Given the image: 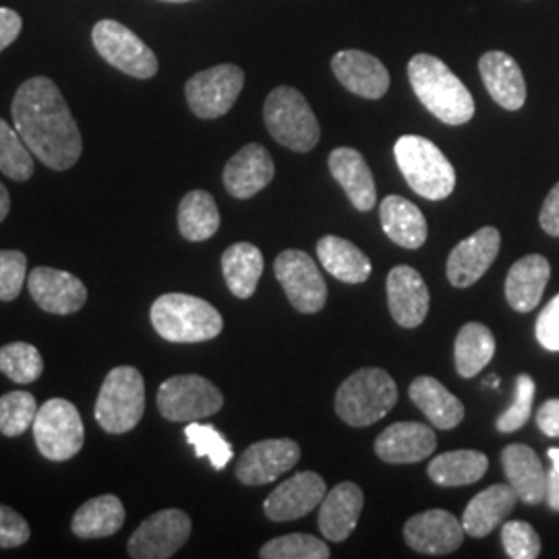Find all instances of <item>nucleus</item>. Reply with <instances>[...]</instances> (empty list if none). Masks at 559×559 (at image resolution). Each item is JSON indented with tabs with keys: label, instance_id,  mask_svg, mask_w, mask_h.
Returning <instances> with one entry per match:
<instances>
[{
	"label": "nucleus",
	"instance_id": "1",
	"mask_svg": "<svg viewBox=\"0 0 559 559\" xmlns=\"http://www.w3.org/2000/svg\"><path fill=\"white\" fill-rule=\"evenodd\" d=\"M11 115L25 145L44 166L62 173L78 164L83 152L80 127L55 81H23L11 104Z\"/></svg>",
	"mask_w": 559,
	"mask_h": 559
},
{
	"label": "nucleus",
	"instance_id": "2",
	"mask_svg": "<svg viewBox=\"0 0 559 559\" xmlns=\"http://www.w3.org/2000/svg\"><path fill=\"white\" fill-rule=\"evenodd\" d=\"M408 81L420 104L445 124H464L475 117V100L454 71L433 55H415L408 62Z\"/></svg>",
	"mask_w": 559,
	"mask_h": 559
},
{
	"label": "nucleus",
	"instance_id": "3",
	"mask_svg": "<svg viewBox=\"0 0 559 559\" xmlns=\"http://www.w3.org/2000/svg\"><path fill=\"white\" fill-rule=\"evenodd\" d=\"M150 318L162 338L177 344L216 338L224 328V320L214 305L182 293H168L154 300Z\"/></svg>",
	"mask_w": 559,
	"mask_h": 559
},
{
	"label": "nucleus",
	"instance_id": "4",
	"mask_svg": "<svg viewBox=\"0 0 559 559\" xmlns=\"http://www.w3.org/2000/svg\"><path fill=\"white\" fill-rule=\"evenodd\" d=\"M394 156L402 177L420 198L441 201L454 193V166L433 141L419 135H404L394 145Z\"/></svg>",
	"mask_w": 559,
	"mask_h": 559
},
{
	"label": "nucleus",
	"instance_id": "5",
	"mask_svg": "<svg viewBox=\"0 0 559 559\" xmlns=\"http://www.w3.org/2000/svg\"><path fill=\"white\" fill-rule=\"evenodd\" d=\"M399 402V385L378 367H367L342 381L336 413L350 427H369L383 419Z\"/></svg>",
	"mask_w": 559,
	"mask_h": 559
},
{
	"label": "nucleus",
	"instance_id": "6",
	"mask_svg": "<svg viewBox=\"0 0 559 559\" xmlns=\"http://www.w3.org/2000/svg\"><path fill=\"white\" fill-rule=\"evenodd\" d=\"M263 120L280 145L307 154L320 143L321 129L316 112L299 90L280 85L263 104Z\"/></svg>",
	"mask_w": 559,
	"mask_h": 559
},
{
	"label": "nucleus",
	"instance_id": "7",
	"mask_svg": "<svg viewBox=\"0 0 559 559\" xmlns=\"http://www.w3.org/2000/svg\"><path fill=\"white\" fill-rule=\"evenodd\" d=\"M145 413V381L135 367H115L102 383L96 420L106 433L122 436L135 429Z\"/></svg>",
	"mask_w": 559,
	"mask_h": 559
},
{
	"label": "nucleus",
	"instance_id": "8",
	"mask_svg": "<svg viewBox=\"0 0 559 559\" xmlns=\"http://www.w3.org/2000/svg\"><path fill=\"white\" fill-rule=\"evenodd\" d=\"M34 440L44 459L64 462L78 456L85 441V427L73 402L52 399L44 402L34 419Z\"/></svg>",
	"mask_w": 559,
	"mask_h": 559
},
{
	"label": "nucleus",
	"instance_id": "9",
	"mask_svg": "<svg viewBox=\"0 0 559 559\" xmlns=\"http://www.w3.org/2000/svg\"><path fill=\"white\" fill-rule=\"evenodd\" d=\"M92 41L102 59L129 78L152 80L160 69L154 50L119 21H98L92 29Z\"/></svg>",
	"mask_w": 559,
	"mask_h": 559
},
{
	"label": "nucleus",
	"instance_id": "10",
	"mask_svg": "<svg viewBox=\"0 0 559 559\" xmlns=\"http://www.w3.org/2000/svg\"><path fill=\"white\" fill-rule=\"evenodd\" d=\"M245 87V71L224 62L195 73L185 85V96L191 112L200 119H221L233 110Z\"/></svg>",
	"mask_w": 559,
	"mask_h": 559
},
{
	"label": "nucleus",
	"instance_id": "11",
	"mask_svg": "<svg viewBox=\"0 0 559 559\" xmlns=\"http://www.w3.org/2000/svg\"><path fill=\"white\" fill-rule=\"evenodd\" d=\"M224 406L221 390L201 376H175L164 381L158 390V411L173 423L205 419Z\"/></svg>",
	"mask_w": 559,
	"mask_h": 559
},
{
	"label": "nucleus",
	"instance_id": "12",
	"mask_svg": "<svg viewBox=\"0 0 559 559\" xmlns=\"http://www.w3.org/2000/svg\"><path fill=\"white\" fill-rule=\"evenodd\" d=\"M274 274L290 305L299 313H320L328 300V286L311 255L297 249L282 251L274 261Z\"/></svg>",
	"mask_w": 559,
	"mask_h": 559
},
{
	"label": "nucleus",
	"instance_id": "13",
	"mask_svg": "<svg viewBox=\"0 0 559 559\" xmlns=\"http://www.w3.org/2000/svg\"><path fill=\"white\" fill-rule=\"evenodd\" d=\"M191 519L182 510H160L143 520L127 543L129 556L135 559L173 558L191 537Z\"/></svg>",
	"mask_w": 559,
	"mask_h": 559
},
{
	"label": "nucleus",
	"instance_id": "14",
	"mask_svg": "<svg viewBox=\"0 0 559 559\" xmlns=\"http://www.w3.org/2000/svg\"><path fill=\"white\" fill-rule=\"evenodd\" d=\"M300 460V445L295 440H263L249 445L240 454L237 479L249 487H260L280 479Z\"/></svg>",
	"mask_w": 559,
	"mask_h": 559
},
{
	"label": "nucleus",
	"instance_id": "15",
	"mask_svg": "<svg viewBox=\"0 0 559 559\" xmlns=\"http://www.w3.org/2000/svg\"><path fill=\"white\" fill-rule=\"evenodd\" d=\"M501 235L498 228L485 226L473 237L459 242L448 258V280L456 288H468L479 282L500 255Z\"/></svg>",
	"mask_w": 559,
	"mask_h": 559
},
{
	"label": "nucleus",
	"instance_id": "16",
	"mask_svg": "<svg viewBox=\"0 0 559 559\" xmlns=\"http://www.w3.org/2000/svg\"><path fill=\"white\" fill-rule=\"evenodd\" d=\"M27 288L41 311L52 316L78 313L87 300V288L78 276L46 265L32 270Z\"/></svg>",
	"mask_w": 559,
	"mask_h": 559
},
{
	"label": "nucleus",
	"instance_id": "17",
	"mask_svg": "<svg viewBox=\"0 0 559 559\" xmlns=\"http://www.w3.org/2000/svg\"><path fill=\"white\" fill-rule=\"evenodd\" d=\"M462 520L445 510H427L404 524V539L425 556H448L464 540Z\"/></svg>",
	"mask_w": 559,
	"mask_h": 559
},
{
	"label": "nucleus",
	"instance_id": "18",
	"mask_svg": "<svg viewBox=\"0 0 559 559\" xmlns=\"http://www.w3.org/2000/svg\"><path fill=\"white\" fill-rule=\"evenodd\" d=\"M325 480L318 473H297L278 485L263 503V512L272 522H290L313 512L325 498Z\"/></svg>",
	"mask_w": 559,
	"mask_h": 559
},
{
	"label": "nucleus",
	"instance_id": "19",
	"mask_svg": "<svg viewBox=\"0 0 559 559\" xmlns=\"http://www.w3.org/2000/svg\"><path fill=\"white\" fill-rule=\"evenodd\" d=\"M276 175L270 152L260 143H247L226 162L222 180L235 200H251L263 191Z\"/></svg>",
	"mask_w": 559,
	"mask_h": 559
},
{
	"label": "nucleus",
	"instance_id": "20",
	"mask_svg": "<svg viewBox=\"0 0 559 559\" xmlns=\"http://www.w3.org/2000/svg\"><path fill=\"white\" fill-rule=\"evenodd\" d=\"M332 69L350 94L365 100H380L390 90L388 67L365 50H340L332 59Z\"/></svg>",
	"mask_w": 559,
	"mask_h": 559
},
{
	"label": "nucleus",
	"instance_id": "21",
	"mask_svg": "<svg viewBox=\"0 0 559 559\" xmlns=\"http://www.w3.org/2000/svg\"><path fill=\"white\" fill-rule=\"evenodd\" d=\"M429 288L411 265H396L388 276V307L402 328H419L429 313Z\"/></svg>",
	"mask_w": 559,
	"mask_h": 559
},
{
	"label": "nucleus",
	"instance_id": "22",
	"mask_svg": "<svg viewBox=\"0 0 559 559\" xmlns=\"http://www.w3.org/2000/svg\"><path fill=\"white\" fill-rule=\"evenodd\" d=\"M438 448V438L429 425L394 423L376 440V454L388 464H415L429 459Z\"/></svg>",
	"mask_w": 559,
	"mask_h": 559
},
{
	"label": "nucleus",
	"instance_id": "23",
	"mask_svg": "<svg viewBox=\"0 0 559 559\" xmlns=\"http://www.w3.org/2000/svg\"><path fill=\"white\" fill-rule=\"evenodd\" d=\"M480 78L489 96L506 110H520L526 102V81L519 62L503 50H489L479 60Z\"/></svg>",
	"mask_w": 559,
	"mask_h": 559
},
{
	"label": "nucleus",
	"instance_id": "24",
	"mask_svg": "<svg viewBox=\"0 0 559 559\" xmlns=\"http://www.w3.org/2000/svg\"><path fill=\"white\" fill-rule=\"evenodd\" d=\"M328 166L332 177L344 189L346 198L359 212H369L376 207L378 187L360 152L353 147H336L328 158Z\"/></svg>",
	"mask_w": 559,
	"mask_h": 559
},
{
	"label": "nucleus",
	"instance_id": "25",
	"mask_svg": "<svg viewBox=\"0 0 559 559\" xmlns=\"http://www.w3.org/2000/svg\"><path fill=\"white\" fill-rule=\"evenodd\" d=\"M362 503L365 498L359 485L350 480H344L332 491H328L325 498L321 500L320 514H318L321 535L334 543L348 539L350 533L357 528Z\"/></svg>",
	"mask_w": 559,
	"mask_h": 559
},
{
	"label": "nucleus",
	"instance_id": "26",
	"mask_svg": "<svg viewBox=\"0 0 559 559\" xmlns=\"http://www.w3.org/2000/svg\"><path fill=\"white\" fill-rule=\"evenodd\" d=\"M501 466L508 483L526 506H539L547 493V473L533 448L524 443H512L501 452Z\"/></svg>",
	"mask_w": 559,
	"mask_h": 559
},
{
	"label": "nucleus",
	"instance_id": "27",
	"mask_svg": "<svg viewBox=\"0 0 559 559\" xmlns=\"http://www.w3.org/2000/svg\"><path fill=\"white\" fill-rule=\"evenodd\" d=\"M516 501L519 496L510 483L487 487L464 508V516H462L464 533L473 539H483L491 535L501 522L512 514V510L516 508Z\"/></svg>",
	"mask_w": 559,
	"mask_h": 559
},
{
	"label": "nucleus",
	"instance_id": "28",
	"mask_svg": "<svg viewBox=\"0 0 559 559\" xmlns=\"http://www.w3.org/2000/svg\"><path fill=\"white\" fill-rule=\"evenodd\" d=\"M551 278V265L543 255H526L516 261L506 278V299L519 313H531L545 293Z\"/></svg>",
	"mask_w": 559,
	"mask_h": 559
},
{
	"label": "nucleus",
	"instance_id": "29",
	"mask_svg": "<svg viewBox=\"0 0 559 559\" xmlns=\"http://www.w3.org/2000/svg\"><path fill=\"white\" fill-rule=\"evenodd\" d=\"M381 228L388 239L404 249H420L427 240V221L413 201L388 195L380 203Z\"/></svg>",
	"mask_w": 559,
	"mask_h": 559
},
{
	"label": "nucleus",
	"instance_id": "30",
	"mask_svg": "<svg viewBox=\"0 0 559 559\" xmlns=\"http://www.w3.org/2000/svg\"><path fill=\"white\" fill-rule=\"evenodd\" d=\"M408 396L438 429H454L464 419V404L436 378H417L411 383Z\"/></svg>",
	"mask_w": 559,
	"mask_h": 559
},
{
	"label": "nucleus",
	"instance_id": "31",
	"mask_svg": "<svg viewBox=\"0 0 559 559\" xmlns=\"http://www.w3.org/2000/svg\"><path fill=\"white\" fill-rule=\"evenodd\" d=\"M222 274L237 299H251L263 274V253L251 242H235L222 253Z\"/></svg>",
	"mask_w": 559,
	"mask_h": 559
},
{
	"label": "nucleus",
	"instance_id": "32",
	"mask_svg": "<svg viewBox=\"0 0 559 559\" xmlns=\"http://www.w3.org/2000/svg\"><path fill=\"white\" fill-rule=\"evenodd\" d=\"M323 270L344 284H362L371 276V261L350 240L328 235L318 242Z\"/></svg>",
	"mask_w": 559,
	"mask_h": 559
},
{
	"label": "nucleus",
	"instance_id": "33",
	"mask_svg": "<svg viewBox=\"0 0 559 559\" xmlns=\"http://www.w3.org/2000/svg\"><path fill=\"white\" fill-rule=\"evenodd\" d=\"M127 520L124 506L117 496H98L85 501L71 520V531L80 539H104L117 535Z\"/></svg>",
	"mask_w": 559,
	"mask_h": 559
},
{
	"label": "nucleus",
	"instance_id": "34",
	"mask_svg": "<svg viewBox=\"0 0 559 559\" xmlns=\"http://www.w3.org/2000/svg\"><path fill=\"white\" fill-rule=\"evenodd\" d=\"M489 460L479 450H454L431 460L429 479L441 487L473 485L487 475Z\"/></svg>",
	"mask_w": 559,
	"mask_h": 559
},
{
	"label": "nucleus",
	"instance_id": "35",
	"mask_svg": "<svg viewBox=\"0 0 559 559\" xmlns=\"http://www.w3.org/2000/svg\"><path fill=\"white\" fill-rule=\"evenodd\" d=\"M493 355H496V336L487 325L477 321L462 325L454 344V360H456L460 378L471 380L479 376L480 371L491 362Z\"/></svg>",
	"mask_w": 559,
	"mask_h": 559
},
{
	"label": "nucleus",
	"instance_id": "36",
	"mask_svg": "<svg viewBox=\"0 0 559 559\" xmlns=\"http://www.w3.org/2000/svg\"><path fill=\"white\" fill-rule=\"evenodd\" d=\"M221 228V212L212 193L195 189L179 203L180 235L191 242L212 239Z\"/></svg>",
	"mask_w": 559,
	"mask_h": 559
},
{
	"label": "nucleus",
	"instance_id": "37",
	"mask_svg": "<svg viewBox=\"0 0 559 559\" xmlns=\"http://www.w3.org/2000/svg\"><path fill=\"white\" fill-rule=\"evenodd\" d=\"M25 141L4 119H0V173L11 180L25 182L34 177V158Z\"/></svg>",
	"mask_w": 559,
	"mask_h": 559
},
{
	"label": "nucleus",
	"instance_id": "38",
	"mask_svg": "<svg viewBox=\"0 0 559 559\" xmlns=\"http://www.w3.org/2000/svg\"><path fill=\"white\" fill-rule=\"evenodd\" d=\"M44 371L40 350L27 342H11L0 346V373L15 383H32Z\"/></svg>",
	"mask_w": 559,
	"mask_h": 559
},
{
	"label": "nucleus",
	"instance_id": "39",
	"mask_svg": "<svg viewBox=\"0 0 559 559\" xmlns=\"http://www.w3.org/2000/svg\"><path fill=\"white\" fill-rule=\"evenodd\" d=\"M38 408L34 394L23 390L0 396V433L7 438H20L34 425Z\"/></svg>",
	"mask_w": 559,
	"mask_h": 559
},
{
	"label": "nucleus",
	"instance_id": "40",
	"mask_svg": "<svg viewBox=\"0 0 559 559\" xmlns=\"http://www.w3.org/2000/svg\"><path fill=\"white\" fill-rule=\"evenodd\" d=\"M260 558L263 559H328L330 547L323 540L307 535L293 533L278 539L267 540L261 547Z\"/></svg>",
	"mask_w": 559,
	"mask_h": 559
},
{
	"label": "nucleus",
	"instance_id": "41",
	"mask_svg": "<svg viewBox=\"0 0 559 559\" xmlns=\"http://www.w3.org/2000/svg\"><path fill=\"white\" fill-rule=\"evenodd\" d=\"M185 438L195 448V454L200 459H207L216 471H224L226 464L233 460V445L224 440L221 431L212 425H203L198 420H191L185 427Z\"/></svg>",
	"mask_w": 559,
	"mask_h": 559
},
{
	"label": "nucleus",
	"instance_id": "42",
	"mask_svg": "<svg viewBox=\"0 0 559 559\" xmlns=\"http://www.w3.org/2000/svg\"><path fill=\"white\" fill-rule=\"evenodd\" d=\"M535 392H537V385H535V380L531 376L522 373V376L516 378L514 400L496 420V427H498L500 433H514V431H519L528 423L531 413H533Z\"/></svg>",
	"mask_w": 559,
	"mask_h": 559
},
{
	"label": "nucleus",
	"instance_id": "43",
	"mask_svg": "<svg viewBox=\"0 0 559 559\" xmlns=\"http://www.w3.org/2000/svg\"><path fill=\"white\" fill-rule=\"evenodd\" d=\"M501 543L512 559H537L540 556V539L537 531L522 520H512L501 526Z\"/></svg>",
	"mask_w": 559,
	"mask_h": 559
},
{
	"label": "nucleus",
	"instance_id": "44",
	"mask_svg": "<svg viewBox=\"0 0 559 559\" xmlns=\"http://www.w3.org/2000/svg\"><path fill=\"white\" fill-rule=\"evenodd\" d=\"M27 280V258L21 251H0V300L9 302L21 295Z\"/></svg>",
	"mask_w": 559,
	"mask_h": 559
},
{
	"label": "nucleus",
	"instance_id": "45",
	"mask_svg": "<svg viewBox=\"0 0 559 559\" xmlns=\"http://www.w3.org/2000/svg\"><path fill=\"white\" fill-rule=\"evenodd\" d=\"M32 537L27 520L21 516L9 506L0 503V547L2 549H13L25 545Z\"/></svg>",
	"mask_w": 559,
	"mask_h": 559
},
{
	"label": "nucleus",
	"instance_id": "46",
	"mask_svg": "<svg viewBox=\"0 0 559 559\" xmlns=\"http://www.w3.org/2000/svg\"><path fill=\"white\" fill-rule=\"evenodd\" d=\"M535 336L549 353H559V295L545 305L535 325Z\"/></svg>",
	"mask_w": 559,
	"mask_h": 559
},
{
	"label": "nucleus",
	"instance_id": "47",
	"mask_svg": "<svg viewBox=\"0 0 559 559\" xmlns=\"http://www.w3.org/2000/svg\"><path fill=\"white\" fill-rule=\"evenodd\" d=\"M539 222L540 228L549 237H559V182L545 198V203L540 207Z\"/></svg>",
	"mask_w": 559,
	"mask_h": 559
},
{
	"label": "nucleus",
	"instance_id": "48",
	"mask_svg": "<svg viewBox=\"0 0 559 559\" xmlns=\"http://www.w3.org/2000/svg\"><path fill=\"white\" fill-rule=\"evenodd\" d=\"M23 20L20 13L7 7H0V52L7 50L13 41L20 38Z\"/></svg>",
	"mask_w": 559,
	"mask_h": 559
},
{
	"label": "nucleus",
	"instance_id": "49",
	"mask_svg": "<svg viewBox=\"0 0 559 559\" xmlns=\"http://www.w3.org/2000/svg\"><path fill=\"white\" fill-rule=\"evenodd\" d=\"M537 427L547 438H559V399L547 400L537 413Z\"/></svg>",
	"mask_w": 559,
	"mask_h": 559
},
{
	"label": "nucleus",
	"instance_id": "50",
	"mask_svg": "<svg viewBox=\"0 0 559 559\" xmlns=\"http://www.w3.org/2000/svg\"><path fill=\"white\" fill-rule=\"evenodd\" d=\"M545 501L549 503V508L554 512H559V471L551 468L547 473V493H545Z\"/></svg>",
	"mask_w": 559,
	"mask_h": 559
},
{
	"label": "nucleus",
	"instance_id": "51",
	"mask_svg": "<svg viewBox=\"0 0 559 559\" xmlns=\"http://www.w3.org/2000/svg\"><path fill=\"white\" fill-rule=\"evenodd\" d=\"M9 210H11V195L7 187L0 182V224L9 216Z\"/></svg>",
	"mask_w": 559,
	"mask_h": 559
},
{
	"label": "nucleus",
	"instance_id": "52",
	"mask_svg": "<svg viewBox=\"0 0 559 559\" xmlns=\"http://www.w3.org/2000/svg\"><path fill=\"white\" fill-rule=\"evenodd\" d=\"M547 456H549V460H551L554 468L559 471V448H549V450H547Z\"/></svg>",
	"mask_w": 559,
	"mask_h": 559
},
{
	"label": "nucleus",
	"instance_id": "53",
	"mask_svg": "<svg viewBox=\"0 0 559 559\" xmlns=\"http://www.w3.org/2000/svg\"><path fill=\"white\" fill-rule=\"evenodd\" d=\"M487 383H489V385H491V388H498V385H500V378H496V376H491V378H489V380H487Z\"/></svg>",
	"mask_w": 559,
	"mask_h": 559
},
{
	"label": "nucleus",
	"instance_id": "54",
	"mask_svg": "<svg viewBox=\"0 0 559 559\" xmlns=\"http://www.w3.org/2000/svg\"><path fill=\"white\" fill-rule=\"evenodd\" d=\"M162 2H191V0H162Z\"/></svg>",
	"mask_w": 559,
	"mask_h": 559
}]
</instances>
